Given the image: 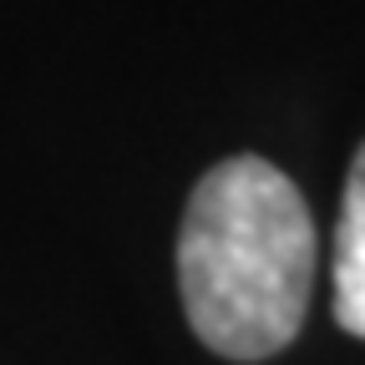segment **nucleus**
Wrapping results in <instances>:
<instances>
[{
	"label": "nucleus",
	"mask_w": 365,
	"mask_h": 365,
	"mask_svg": "<svg viewBox=\"0 0 365 365\" xmlns=\"http://www.w3.org/2000/svg\"><path fill=\"white\" fill-rule=\"evenodd\" d=\"M314 254V218L274 163L228 158L203 173L178 239L193 335L223 360L279 355L304 325Z\"/></svg>",
	"instance_id": "f257e3e1"
},
{
	"label": "nucleus",
	"mask_w": 365,
	"mask_h": 365,
	"mask_svg": "<svg viewBox=\"0 0 365 365\" xmlns=\"http://www.w3.org/2000/svg\"><path fill=\"white\" fill-rule=\"evenodd\" d=\"M335 319L345 335L365 340V148L350 163L335 228Z\"/></svg>",
	"instance_id": "f03ea898"
}]
</instances>
